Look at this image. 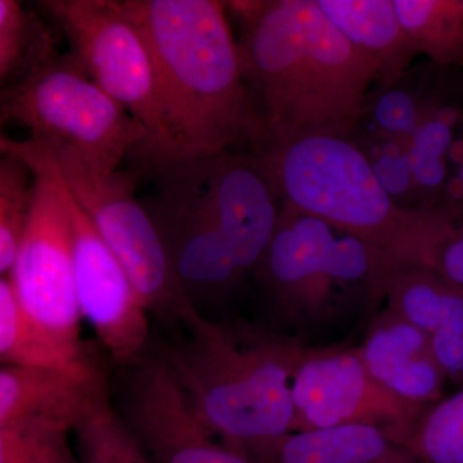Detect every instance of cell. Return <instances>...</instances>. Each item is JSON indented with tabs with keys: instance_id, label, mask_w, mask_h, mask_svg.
Masks as SVG:
<instances>
[{
	"instance_id": "obj_27",
	"label": "cell",
	"mask_w": 463,
	"mask_h": 463,
	"mask_svg": "<svg viewBox=\"0 0 463 463\" xmlns=\"http://www.w3.org/2000/svg\"><path fill=\"white\" fill-rule=\"evenodd\" d=\"M376 118L386 129L410 132L414 125L412 103L404 94H386L376 109Z\"/></svg>"
},
{
	"instance_id": "obj_11",
	"label": "cell",
	"mask_w": 463,
	"mask_h": 463,
	"mask_svg": "<svg viewBox=\"0 0 463 463\" xmlns=\"http://www.w3.org/2000/svg\"><path fill=\"white\" fill-rule=\"evenodd\" d=\"M146 209L156 225L176 279L192 304L221 300L246 277L214 212L203 196L192 161L158 174Z\"/></svg>"
},
{
	"instance_id": "obj_4",
	"label": "cell",
	"mask_w": 463,
	"mask_h": 463,
	"mask_svg": "<svg viewBox=\"0 0 463 463\" xmlns=\"http://www.w3.org/2000/svg\"><path fill=\"white\" fill-rule=\"evenodd\" d=\"M254 152L282 206L350 232L402 263H423L455 219L449 210L412 212L390 197L376 169L347 137H297L264 141Z\"/></svg>"
},
{
	"instance_id": "obj_28",
	"label": "cell",
	"mask_w": 463,
	"mask_h": 463,
	"mask_svg": "<svg viewBox=\"0 0 463 463\" xmlns=\"http://www.w3.org/2000/svg\"><path fill=\"white\" fill-rule=\"evenodd\" d=\"M452 134L449 127L443 121H434L421 128L412 151V156L422 158H434L441 160L444 152L449 146Z\"/></svg>"
},
{
	"instance_id": "obj_26",
	"label": "cell",
	"mask_w": 463,
	"mask_h": 463,
	"mask_svg": "<svg viewBox=\"0 0 463 463\" xmlns=\"http://www.w3.org/2000/svg\"><path fill=\"white\" fill-rule=\"evenodd\" d=\"M423 264L430 265L463 291V228L452 227L441 233Z\"/></svg>"
},
{
	"instance_id": "obj_17",
	"label": "cell",
	"mask_w": 463,
	"mask_h": 463,
	"mask_svg": "<svg viewBox=\"0 0 463 463\" xmlns=\"http://www.w3.org/2000/svg\"><path fill=\"white\" fill-rule=\"evenodd\" d=\"M326 17L379 70V87L401 80L419 51L399 21L394 0H316Z\"/></svg>"
},
{
	"instance_id": "obj_2",
	"label": "cell",
	"mask_w": 463,
	"mask_h": 463,
	"mask_svg": "<svg viewBox=\"0 0 463 463\" xmlns=\"http://www.w3.org/2000/svg\"><path fill=\"white\" fill-rule=\"evenodd\" d=\"M154 57L161 142L154 176L258 136L224 2L123 0Z\"/></svg>"
},
{
	"instance_id": "obj_7",
	"label": "cell",
	"mask_w": 463,
	"mask_h": 463,
	"mask_svg": "<svg viewBox=\"0 0 463 463\" xmlns=\"http://www.w3.org/2000/svg\"><path fill=\"white\" fill-rule=\"evenodd\" d=\"M0 151L21 158L33 173V203L9 279L21 307L51 334L81 345L71 225L58 182L56 156L38 136L0 138Z\"/></svg>"
},
{
	"instance_id": "obj_23",
	"label": "cell",
	"mask_w": 463,
	"mask_h": 463,
	"mask_svg": "<svg viewBox=\"0 0 463 463\" xmlns=\"http://www.w3.org/2000/svg\"><path fill=\"white\" fill-rule=\"evenodd\" d=\"M33 203V173L21 158L3 155L0 160V273L7 277L18 251Z\"/></svg>"
},
{
	"instance_id": "obj_22",
	"label": "cell",
	"mask_w": 463,
	"mask_h": 463,
	"mask_svg": "<svg viewBox=\"0 0 463 463\" xmlns=\"http://www.w3.org/2000/svg\"><path fill=\"white\" fill-rule=\"evenodd\" d=\"M74 434L79 463H154L121 419L109 392Z\"/></svg>"
},
{
	"instance_id": "obj_9",
	"label": "cell",
	"mask_w": 463,
	"mask_h": 463,
	"mask_svg": "<svg viewBox=\"0 0 463 463\" xmlns=\"http://www.w3.org/2000/svg\"><path fill=\"white\" fill-rule=\"evenodd\" d=\"M50 145L67 187L123 265L149 315L184 326L196 318L199 310L176 279L156 225L136 199L138 176L91 172L72 149Z\"/></svg>"
},
{
	"instance_id": "obj_16",
	"label": "cell",
	"mask_w": 463,
	"mask_h": 463,
	"mask_svg": "<svg viewBox=\"0 0 463 463\" xmlns=\"http://www.w3.org/2000/svg\"><path fill=\"white\" fill-rule=\"evenodd\" d=\"M388 307L430 340L448 380L463 388V291L430 265H398L388 279Z\"/></svg>"
},
{
	"instance_id": "obj_5",
	"label": "cell",
	"mask_w": 463,
	"mask_h": 463,
	"mask_svg": "<svg viewBox=\"0 0 463 463\" xmlns=\"http://www.w3.org/2000/svg\"><path fill=\"white\" fill-rule=\"evenodd\" d=\"M401 264L350 232L282 206L254 277L283 321L316 331L373 309Z\"/></svg>"
},
{
	"instance_id": "obj_8",
	"label": "cell",
	"mask_w": 463,
	"mask_h": 463,
	"mask_svg": "<svg viewBox=\"0 0 463 463\" xmlns=\"http://www.w3.org/2000/svg\"><path fill=\"white\" fill-rule=\"evenodd\" d=\"M38 7L65 33L91 80L142 125L147 139L132 157L136 175L154 176L160 156V116L154 57L123 0H42Z\"/></svg>"
},
{
	"instance_id": "obj_3",
	"label": "cell",
	"mask_w": 463,
	"mask_h": 463,
	"mask_svg": "<svg viewBox=\"0 0 463 463\" xmlns=\"http://www.w3.org/2000/svg\"><path fill=\"white\" fill-rule=\"evenodd\" d=\"M165 358L209 430L254 463L292 434V377L303 344L243 322L200 315Z\"/></svg>"
},
{
	"instance_id": "obj_15",
	"label": "cell",
	"mask_w": 463,
	"mask_h": 463,
	"mask_svg": "<svg viewBox=\"0 0 463 463\" xmlns=\"http://www.w3.org/2000/svg\"><path fill=\"white\" fill-rule=\"evenodd\" d=\"M102 373L2 365L0 426L39 423L70 432L80 425L106 392Z\"/></svg>"
},
{
	"instance_id": "obj_10",
	"label": "cell",
	"mask_w": 463,
	"mask_h": 463,
	"mask_svg": "<svg viewBox=\"0 0 463 463\" xmlns=\"http://www.w3.org/2000/svg\"><path fill=\"white\" fill-rule=\"evenodd\" d=\"M291 395L292 432L373 426L407 447L429 410L383 388L356 347L304 346L292 377Z\"/></svg>"
},
{
	"instance_id": "obj_21",
	"label": "cell",
	"mask_w": 463,
	"mask_h": 463,
	"mask_svg": "<svg viewBox=\"0 0 463 463\" xmlns=\"http://www.w3.org/2000/svg\"><path fill=\"white\" fill-rule=\"evenodd\" d=\"M58 53L50 27L17 0H0V81L16 84Z\"/></svg>"
},
{
	"instance_id": "obj_1",
	"label": "cell",
	"mask_w": 463,
	"mask_h": 463,
	"mask_svg": "<svg viewBox=\"0 0 463 463\" xmlns=\"http://www.w3.org/2000/svg\"><path fill=\"white\" fill-rule=\"evenodd\" d=\"M224 3L241 26V66L258 128L251 148L312 134L349 136L380 84L373 61L316 0Z\"/></svg>"
},
{
	"instance_id": "obj_12",
	"label": "cell",
	"mask_w": 463,
	"mask_h": 463,
	"mask_svg": "<svg viewBox=\"0 0 463 463\" xmlns=\"http://www.w3.org/2000/svg\"><path fill=\"white\" fill-rule=\"evenodd\" d=\"M57 172L71 225L76 295L81 317L90 322L112 361L118 367H129L146 354L149 312L123 265L67 187L58 165Z\"/></svg>"
},
{
	"instance_id": "obj_20",
	"label": "cell",
	"mask_w": 463,
	"mask_h": 463,
	"mask_svg": "<svg viewBox=\"0 0 463 463\" xmlns=\"http://www.w3.org/2000/svg\"><path fill=\"white\" fill-rule=\"evenodd\" d=\"M394 5L420 54L463 69V0H394Z\"/></svg>"
},
{
	"instance_id": "obj_24",
	"label": "cell",
	"mask_w": 463,
	"mask_h": 463,
	"mask_svg": "<svg viewBox=\"0 0 463 463\" xmlns=\"http://www.w3.org/2000/svg\"><path fill=\"white\" fill-rule=\"evenodd\" d=\"M408 448L420 463H463V388L429 407Z\"/></svg>"
},
{
	"instance_id": "obj_13",
	"label": "cell",
	"mask_w": 463,
	"mask_h": 463,
	"mask_svg": "<svg viewBox=\"0 0 463 463\" xmlns=\"http://www.w3.org/2000/svg\"><path fill=\"white\" fill-rule=\"evenodd\" d=\"M125 368L118 412L152 462L254 463L209 430L165 355Z\"/></svg>"
},
{
	"instance_id": "obj_6",
	"label": "cell",
	"mask_w": 463,
	"mask_h": 463,
	"mask_svg": "<svg viewBox=\"0 0 463 463\" xmlns=\"http://www.w3.org/2000/svg\"><path fill=\"white\" fill-rule=\"evenodd\" d=\"M16 121L54 145L72 149L97 174L118 172L147 139L141 124L91 80L72 53L0 91V123Z\"/></svg>"
},
{
	"instance_id": "obj_14",
	"label": "cell",
	"mask_w": 463,
	"mask_h": 463,
	"mask_svg": "<svg viewBox=\"0 0 463 463\" xmlns=\"http://www.w3.org/2000/svg\"><path fill=\"white\" fill-rule=\"evenodd\" d=\"M356 349L374 379L398 398L425 407L443 399L448 377L430 340L390 307L373 317Z\"/></svg>"
},
{
	"instance_id": "obj_18",
	"label": "cell",
	"mask_w": 463,
	"mask_h": 463,
	"mask_svg": "<svg viewBox=\"0 0 463 463\" xmlns=\"http://www.w3.org/2000/svg\"><path fill=\"white\" fill-rule=\"evenodd\" d=\"M0 361L2 365L99 373L83 344L66 343L30 318L9 277L0 279Z\"/></svg>"
},
{
	"instance_id": "obj_19",
	"label": "cell",
	"mask_w": 463,
	"mask_h": 463,
	"mask_svg": "<svg viewBox=\"0 0 463 463\" xmlns=\"http://www.w3.org/2000/svg\"><path fill=\"white\" fill-rule=\"evenodd\" d=\"M269 463H420L410 448L365 425L292 432Z\"/></svg>"
},
{
	"instance_id": "obj_25",
	"label": "cell",
	"mask_w": 463,
	"mask_h": 463,
	"mask_svg": "<svg viewBox=\"0 0 463 463\" xmlns=\"http://www.w3.org/2000/svg\"><path fill=\"white\" fill-rule=\"evenodd\" d=\"M69 435L39 423L0 426V463H79Z\"/></svg>"
}]
</instances>
